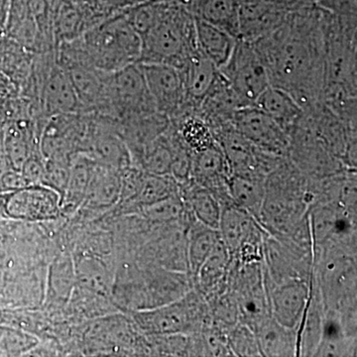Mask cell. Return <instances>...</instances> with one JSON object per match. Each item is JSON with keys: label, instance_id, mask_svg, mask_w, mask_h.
Wrapping results in <instances>:
<instances>
[{"label": "cell", "instance_id": "6da1fadb", "mask_svg": "<svg viewBox=\"0 0 357 357\" xmlns=\"http://www.w3.org/2000/svg\"><path fill=\"white\" fill-rule=\"evenodd\" d=\"M330 15L319 6L300 7L273 31L252 42L266 68L270 86L288 91L303 109L321 100Z\"/></svg>", "mask_w": 357, "mask_h": 357}, {"label": "cell", "instance_id": "7a4b0ae2", "mask_svg": "<svg viewBox=\"0 0 357 357\" xmlns=\"http://www.w3.org/2000/svg\"><path fill=\"white\" fill-rule=\"evenodd\" d=\"M138 63H161L181 69L199 50L194 15L185 6L165 1L159 20L142 37Z\"/></svg>", "mask_w": 357, "mask_h": 357}, {"label": "cell", "instance_id": "3957f363", "mask_svg": "<svg viewBox=\"0 0 357 357\" xmlns=\"http://www.w3.org/2000/svg\"><path fill=\"white\" fill-rule=\"evenodd\" d=\"M77 38L89 63L102 72H116L139 62L142 40L123 13L89 28Z\"/></svg>", "mask_w": 357, "mask_h": 357}, {"label": "cell", "instance_id": "277c9868", "mask_svg": "<svg viewBox=\"0 0 357 357\" xmlns=\"http://www.w3.org/2000/svg\"><path fill=\"white\" fill-rule=\"evenodd\" d=\"M129 314L138 330L146 337L191 335L201 332L211 324L208 302L196 288L172 302Z\"/></svg>", "mask_w": 357, "mask_h": 357}, {"label": "cell", "instance_id": "5b68a950", "mask_svg": "<svg viewBox=\"0 0 357 357\" xmlns=\"http://www.w3.org/2000/svg\"><path fill=\"white\" fill-rule=\"evenodd\" d=\"M227 287L236 300L239 321L251 330L271 316L264 262L238 264L230 260Z\"/></svg>", "mask_w": 357, "mask_h": 357}, {"label": "cell", "instance_id": "8992f818", "mask_svg": "<svg viewBox=\"0 0 357 357\" xmlns=\"http://www.w3.org/2000/svg\"><path fill=\"white\" fill-rule=\"evenodd\" d=\"M241 107H253L270 86L266 68L252 42L237 40L234 52L220 69Z\"/></svg>", "mask_w": 357, "mask_h": 357}, {"label": "cell", "instance_id": "52a82bcc", "mask_svg": "<svg viewBox=\"0 0 357 357\" xmlns=\"http://www.w3.org/2000/svg\"><path fill=\"white\" fill-rule=\"evenodd\" d=\"M264 270L268 281H310L314 270V250L286 236L268 234L264 245Z\"/></svg>", "mask_w": 357, "mask_h": 357}, {"label": "cell", "instance_id": "ba28073f", "mask_svg": "<svg viewBox=\"0 0 357 357\" xmlns=\"http://www.w3.org/2000/svg\"><path fill=\"white\" fill-rule=\"evenodd\" d=\"M157 112L170 121L196 114L189 102L180 70L161 63H139Z\"/></svg>", "mask_w": 357, "mask_h": 357}, {"label": "cell", "instance_id": "9c48e42d", "mask_svg": "<svg viewBox=\"0 0 357 357\" xmlns=\"http://www.w3.org/2000/svg\"><path fill=\"white\" fill-rule=\"evenodd\" d=\"M0 211L6 218L26 222L55 220L62 213V198L49 185H28L0 194Z\"/></svg>", "mask_w": 357, "mask_h": 357}, {"label": "cell", "instance_id": "30bf717a", "mask_svg": "<svg viewBox=\"0 0 357 357\" xmlns=\"http://www.w3.org/2000/svg\"><path fill=\"white\" fill-rule=\"evenodd\" d=\"M234 128L258 149L279 157H288V134L272 117L255 107H241L232 121Z\"/></svg>", "mask_w": 357, "mask_h": 357}, {"label": "cell", "instance_id": "8fae6325", "mask_svg": "<svg viewBox=\"0 0 357 357\" xmlns=\"http://www.w3.org/2000/svg\"><path fill=\"white\" fill-rule=\"evenodd\" d=\"M298 8L295 0H241L239 39L255 42L262 38Z\"/></svg>", "mask_w": 357, "mask_h": 357}, {"label": "cell", "instance_id": "7c38bea8", "mask_svg": "<svg viewBox=\"0 0 357 357\" xmlns=\"http://www.w3.org/2000/svg\"><path fill=\"white\" fill-rule=\"evenodd\" d=\"M265 282L272 318L281 325L297 331L311 297L312 277L310 281L274 284L268 281L265 276Z\"/></svg>", "mask_w": 357, "mask_h": 357}, {"label": "cell", "instance_id": "4fadbf2b", "mask_svg": "<svg viewBox=\"0 0 357 357\" xmlns=\"http://www.w3.org/2000/svg\"><path fill=\"white\" fill-rule=\"evenodd\" d=\"M218 230L230 258L243 246L264 243L268 236L266 230L252 215L234 203L222 206Z\"/></svg>", "mask_w": 357, "mask_h": 357}, {"label": "cell", "instance_id": "5bb4252c", "mask_svg": "<svg viewBox=\"0 0 357 357\" xmlns=\"http://www.w3.org/2000/svg\"><path fill=\"white\" fill-rule=\"evenodd\" d=\"M41 107L47 117L52 115L84 114L74 84L57 61L52 66L40 89Z\"/></svg>", "mask_w": 357, "mask_h": 357}, {"label": "cell", "instance_id": "9a60e30c", "mask_svg": "<svg viewBox=\"0 0 357 357\" xmlns=\"http://www.w3.org/2000/svg\"><path fill=\"white\" fill-rule=\"evenodd\" d=\"M231 176L227 157L218 142L192 153L191 180L220 197L227 196V183Z\"/></svg>", "mask_w": 357, "mask_h": 357}, {"label": "cell", "instance_id": "2e32d148", "mask_svg": "<svg viewBox=\"0 0 357 357\" xmlns=\"http://www.w3.org/2000/svg\"><path fill=\"white\" fill-rule=\"evenodd\" d=\"M241 107L236 93L220 73L218 81L199 103L195 114L204 119L213 131L232 124L234 115Z\"/></svg>", "mask_w": 357, "mask_h": 357}, {"label": "cell", "instance_id": "e0dca14e", "mask_svg": "<svg viewBox=\"0 0 357 357\" xmlns=\"http://www.w3.org/2000/svg\"><path fill=\"white\" fill-rule=\"evenodd\" d=\"M121 170L105 164H93L81 208L86 210H105L119 204L121 191Z\"/></svg>", "mask_w": 357, "mask_h": 357}, {"label": "cell", "instance_id": "ac0fdd59", "mask_svg": "<svg viewBox=\"0 0 357 357\" xmlns=\"http://www.w3.org/2000/svg\"><path fill=\"white\" fill-rule=\"evenodd\" d=\"M178 70L184 82L188 100L197 110L220 77V70L199 50L195 52Z\"/></svg>", "mask_w": 357, "mask_h": 357}, {"label": "cell", "instance_id": "d6986e66", "mask_svg": "<svg viewBox=\"0 0 357 357\" xmlns=\"http://www.w3.org/2000/svg\"><path fill=\"white\" fill-rule=\"evenodd\" d=\"M4 34L30 52L43 47L38 21L27 0H11Z\"/></svg>", "mask_w": 357, "mask_h": 357}, {"label": "cell", "instance_id": "ffe728a7", "mask_svg": "<svg viewBox=\"0 0 357 357\" xmlns=\"http://www.w3.org/2000/svg\"><path fill=\"white\" fill-rule=\"evenodd\" d=\"M325 319V307L312 276L311 297L297 330V356H314L321 342Z\"/></svg>", "mask_w": 357, "mask_h": 357}, {"label": "cell", "instance_id": "44dd1931", "mask_svg": "<svg viewBox=\"0 0 357 357\" xmlns=\"http://www.w3.org/2000/svg\"><path fill=\"white\" fill-rule=\"evenodd\" d=\"M76 286L100 297L112 299L114 277L112 270L98 256L81 255L75 259Z\"/></svg>", "mask_w": 357, "mask_h": 357}, {"label": "cell", "instance_id": "7402d4cb", "mask_svg": "<svg viewBox=\"0 0 357 357\" xmlns=\"http://www.w3.org/2000/svg\"><path fill=\"white\" fill-rule=\"evenodd\" d=\"M253 332L262 356H297V331L281 325L271 316L256 326Z\"/></svg>", "mask_w": 357, "mask_h": 357}, {"label": "cell", "instance_id": "603a6c76", "mask_svg": "<svg viewBox=\"0 0 357 357\" xmlns=\"http://www.w3.org/2000/svg\"><path fill=\"white\" fill-rule=\"evenodd\" d=\"M257 107L274 119L288 134L304 114V109L288 91L269 86L256 100Z\"/></svg>", "mask_w": 357, "mask_h": 357}, {"label": "cell", "instance_id": "cb8c5ba5", "mask_svg": "<svg viewBox=\"0 0 357 357\" xmlns=\"http://www.w3.org/2000/svg\"><path fill=\"white\" fill-rule=\"evenodd\" d=\"M229 265V250L220 238L199 268L194 288L203 294L204 298L222 292L227 288Z\"/></svg>", "mask_w": 357, "mask_h": 357}, {"label": "cell", "instance_id": "d4e9b609", "mask_svg": "<svg viewBox=\"0 0 357 357\" xmlns=\"http://www.w3.org/2000/svg\"><path fill=\"white\" fill-rule=\"evenodd\" d=\"M187 9L194 17L239 39L241 0H192Z\"/></svg>", "mask_w": 357, "mask_h": 357}, {"label": "cell", "instance_id": "484cf974", "mask_svg": "<svg viewBox=\"0 0 357 357\" xmlns=\"http://www.w3.org/2000/svg\"><path fill=\"white\" fill-rule=\"evenodd\" d=\"M181 196L185 206L191 211L197 222L203 223L213 229H218L222 204L215 192L197 185L192 181L180 185Z\"/></svg>", "mask_w": 357, "mask_h": 357}, {"label": "cell", "instance_id": "4316f807", "mask_svg": "<svg viewBox=\"0 0 357 357\" xmlns=\"http://www.w3.org/2000/svg\"><path fill=\"white\" fill-rule=\"evenodd\" d=\"M195 22L199 50L220 69L229 61L238 39L199 18L195 17Z\"/></svg>", "mask_w": 357, "mask_h": 357}, {"label": "cell", "instance_id": "83f0119b", "mask_svg": "<svg viewBox=\"0 0 357 357\" xmlns=\"http://www.w3.org/2000/svg\"><path fill=\"white\" fill-rule=\"evenodd\" d=\"M75 287L76 275L74 258L68 255H60L52 263L49 271L48 288L45 297L48 307L56 310L61 305L67 304L72 298Z\"/></svg>", "mask_w": 357, "mask_h": 357}, {"label": "cell", "instance_id": "f1b7e54d", "mask_svg": "<svg viewBox=\"0 0 357 357\" xmlns=\"http://www.w3.org/2000/svg\"><path fill=\"white\" fill-rule=\"evenodd\" d=\"M266 178L250 176L231 175L227 183V191L232 203L248 211L256 220H259L265 197Z\"/></svg>", "mask_w": 357, "mask_h": 357}, {"label": "cell", "instance_id": "f546056e", "mask_svg": "<svg viewBox=\"0 0 357 357\" xmlns=\"http://www.w3.org/2000/svg\"><path fill=\"white\" fill-rule=\"evenodd\" d=\"M95 161L84 153L73 155L70 159V178L64 198L62 213H74L79 210L86 198V189Z\"/></svg>", "mask_w": 357, "mask_h": 357}, {"label": "cell", "instance_id": "4dcf8cb0", "mask_svg": "<svg viewBox=\"0 0 357 357\" xmlns=\"http://www.w3.org/2000/svg\"><path fill=\"white\" fill-rule=\"evenodd\" d=\"M356 354V337L345 333L337 312L326 311L323 335L314 356H354Z\"/></svg>", "mask_w": 357, "mask_h": 357}, {"label": "cell", "instance_id": "1f68e13d", "mask_svg": "<svg viewBox=\"0 0 357 357\" xmlns=\"http://www.w3.org/2000/svg\"><path fill=\"white\" fill-rule=\"evenodd\" d=\"M181 194L180 185L172 176H158L145 173L139 191L128 203L119 206L126 213H137L143 206H148Z\"/></svg>", "mask_w": 357, "mask_h": 357}, {"label": "cell", "instance_id": "d6a6232c", "mask_svg": "<svg viewBox=\"0 0 357 357\" xmlns=\"http://www.w3.org/2000/svg\"><path fill=\"white\" fill-rule=\"evenodd\" d=\"M220 236L218 229L192 220L187 234V256L190 274L195 283L199 268L206 259Z\"/></svg>", "mask_w": 357, "mask_h": 357}, {"label": "cell", "instance_id": "836d02e7", "mask_svg": "<svg viewBox=\"0 0 357 357\" xmlns=\"http://www.w3.org/2000/svg\"><path fill=\"white\" fill-rule=\"evenodd\" d=\"M170 121L180 139L192 153L202 151L217 142L210 126L197 114L185 115Z\"/></svg>", "mask_w": 357, "mask_h": 357}, {"label": "cell", "instance_id": "e575fe53", "mask_svg": "<svg viewBox=\"0 0 357 357\" xmlns=\"http://www.w3.org/2000/svg\"><path fill=\"white\" fill-rule=\"evenodd\" d=\"M38 340L15 326H0V356H22L32 351Z\"/></svg>", "mask_w": 357, "mask_h": 357}, {"label": "cell", "instance_id": "d590c367", "mask_svg": "<svg viewBox=\"0 0 357 357\" xmlns=\"http://www.w3.org/2000/svg\"><path fill=\"white\" fill-rule=\"evenodd\" d=\"M72 156L73 155H53L45 159L44 185L57 191L62 199L69 182Z\"/></svg>", "mask_w": 357, "mask_h": 357}, {"label": "cell", "instance_id": "8d00e7d4", "mask_svg": "<svg viewBox=\"0 0 357 357\" xmlns=\"http://www.w3.org/2000/svg\"><path fill=\"white\" fill-rule=\"evenodd\" d=\"M232 356H262L255 332L244 324L238 323L227 333Z\"/></svg>", "mask_w": 357, "mask_h": 357}, {"label": "cell", "instance_id": "74e56055", "mask_svg": "<svg viewBox=\"0 0 357 357\" xmlns=\"http://www.w3.org/2000/svg\"><path fill=\"white\" fill-rule=\"evenodd\" d=\"M20 172L29 185L43 184L45 180V159L41 153H33L23 164Z\"/></svg>", "mask_w": 357, "mask_h": 357}, {"label": "cell", "instance_id": "f35d334b", "mask_svg": "<svg viewBox=\"0 0 357 357\" xmlns=\"http://www.w3.org/2000/svg\"><path fill=\"white\" fill-rule=\"evenodd\" d=\"M356 0H319V6L337 16H356Z\"/></svg>", "mask_w": 357, "mask_h": 357}, {"label": "cell", "instance_id": "ab89813d", "mask_svg": "<svg viewBox=\"0 0 357 357\" xmlns=\"http://www.w3.org/2000/svg\"><path fill=\"white\" fill-rule=\"evenodd\" d=\"M28 185L23 174L14 169H9L0 176V194L16 191Z\"/></svg>", "mask_w": 357, "mask_h": 357}, {"label": "cell", "instance_id": "60d3db41", "mask_svg": "<svg viewBox=\"0 0 357 357\" xmlns=\"http://www.w3.org/2000/svg\"><path fill=\"white\" fill-rule=\"evenodd\" d=\"M9 169H13L9 164L8 160L3 149V140H2V132H0V176L6 172Z\"/></svg>", "mask_w": 357, "mask_h": 357}, {"label": "cell", "instance_id": "b9f144b4", "mask_svg": "<svg viewBox=\"0 0 357 357\" xmlns=\"http://www.w3.org/2000/svg\"><path fill=\"white\" fill-rule=\"evenodd\" d=\"M11 0H0V29L4 30Z\"/></svg>", "mask_w": 357, "mask_h": 357}, {"label": "cell", "instance_id": "7bdbcfd3", "mask_svg": "<svg viewBox=\"0 0 357 357\" xmlns=\"http://www.w3.org/2000/svg\"><path fill=\"white\" fill-rule=\"evenodd\" d=\"M297 2L298 6H318L319 0H295Z\"/></svg>", "mask_w": 357, "mask_h": 357}, {"label": "cell", "instance_id": "ee69618b", "mask_svg": "<svg viewBox=\"0 0 357 357\" xmlns=\"http://www.w3.org/2000/svg\"><path fill=\"white\" fill-rule=\"evenodd\" d=\"M165 1L175 2V3L181 4L188 8V6L192 3V0H165Z\"/></svg>", "mask_w": 357, "mask_h": 357}, {"label": "cell", "instance_id": "f6af8a7d", "mask_svg": "<svg viewBox=\"0 0 357 357\" xmlns=\"http://www.w3.org/2000/svg\"><path fill=\"white\" fill-rule=\"evenodd\" d=\"M4 35V30L0 29V39H1V37Z\"/></svg>", "mask_w": 357, "mask_h": 357}]
</instances>
